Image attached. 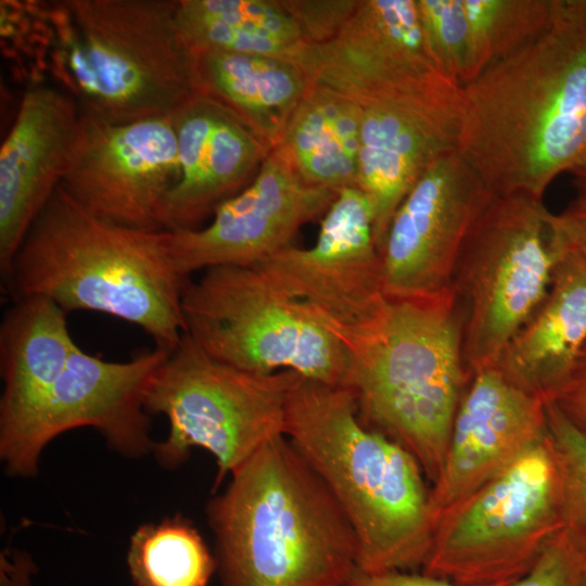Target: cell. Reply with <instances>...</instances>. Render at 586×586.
Returning a JSON list of instances; mask_svg holds the SVG:
<instances>
[{
  "mask_svg": "<svg viewBox=\"0 0 586 586\" xmlns=\"http://www.w3.org/2000/svg\"><path fill=\"white\" fill-rule=\"evenodd\" d=\"M80 110L62 88L37 82L23 94L0 151V273L2 282L31 225L67 170Z\"/></svg>",
  "mask_w": 586,
  "mask_h": 586,
  "instance_id": "ac0fdd59",
  "label": "cell"
},
{
  "mask_svg": "<svg viewBox=\"0 0 586 586\" xmlns=\"http://www.w3.org/2000/svg\"><path fill=\"white\" fill-rule=\"evenodd\" d=\"M301 377L293 370L262 374L235 368L183 333L145 392L146 412L169 423L167 436L154 444L155 459L174 469L192 448L205 449L216 460L217 488L267 441L285 435L289 396Z\"/></svg>",
  "mask_w": 586,
  "mask_h": 586,
  "instance_id": "ba28073f",
  "label": "cell"
},
{
  "mask_svg": "<svg viewBox=\"0 0 586 586\" xmlns=\"http://www.w3.org/2000/svg\"><path fill=\"white\" fill-rule=\"evenodd\" d=\"M357 2L358 0H281L309 43L332 37L351 16Z\"/></svg>",
  "mask_w": 586,
  "mask_h": 586,
  "instance_id": "4dcf8cb0",
  "label": "cell"
},
{
  "mask_svg": "<svg viewBox=\"0 0 586 586\" xmlns=\"http://www.w3.org/2000/svg\"><path fill=\"white\" fill-rule=\"evenodd\" d=\"M550 215L542 200L493 195L464 240L450 284L463 310L470 378L497 366L548 292L558 256Z\"/></svg>",
  "mask_w": 586,
  "mask_h": 586,
  "instance_id": "30bf717a",
  "label": "cell"
},
{
  "mask_svg": "<svg viewBox=\"0 0 586 586\" xmlns=\"http://www.w3.org/2000/svg\"><path fill=\"white\" fill-rule=\"evenodd\" d=\"M547 436L544 396L511 382L496 367L474 373L460 400L441 474L430 488L433 525Z\"/></svg>",
  "mask_w": 586,
  "mask_h": 586,
  "instance_id": "e0dca14e",
  "label": "cell"
},
{
  "mask_svg": "<svg viewBox=\"0 0 586 586\" xmlns=\"http://www.w3.org/2000/svg\"><path fill=\"white\" fill-rule=\"evenodd\" d=\"M336 194L307 183L280 143L254 180L215 209L211 224L170 232L174 265L183 278L217 266H256L292 246L297 230L327 213Z\"/></svg>",
  "mask_w": 586,
  "mask_h": 586,
  "instance_id": "5bb4252c",
  "label": "cell"
},
{
  "mask_svg": "<svg viewBox=\"0 0 586 586\" xmlns=\"http://www.w3.org/2000/svg\"><path fill=\"white\" fill-rule=\"evenodd\" d=\"M553 228L558 256L548 292L496 366L511 382L544 397L586 344V256Z\"/></svg>",
  "mask_w": 586,
  "mask_h": 586,
  "instance_id": "44dd1931",
  "label": "cell"
},
{
  "mask_svg": "<svg viewBox=\"0 0 586 586\" xmlns=\"http://www.w3.org/2000/svg\"><path fill=\"white\" fill-rule=\"evenodd\" d=\"M546 417L559 472L564 527L574 528L569 533L586 534V432L549 399H546ZM581 546L586 549V540Z\"/></svg>",
  "mask_w": 586,
  "mask_h": 586,
  "instance_id": "4316f807",
  "label": "cell"
},
{
  "mask_svg": "<svg viewBox=\"0 0 586 586\" xmlns=\"http://www.w3.org/2000/svg\"><path fill=\"white\" fill-rule=\"evenodd\" d=\"M306 68L357 104L356 187L372 205L381 252L410 190L438 160L458 152L461 86L432 63L382 44L349 21L332 37L309 44Z\"/></svg>",
  "mask_w": 586,
  "mask_h": 586,
  "instance_id": "7a4b0ae2",
  "label": "cell"
},
{
  "mask_svg": "<svg viewBox=\"0 0 586 586\" xmlns=\"http://www.w3.org/2000/svg\"><path fill=\"white\" fill-rule=\"evenodd\" d=\"M547 438L434 523L421 573L458 586L511 584L563 530Z\"/></svg>",
  "mask_w": 586,
  "mask_h": 586,
  "instance_id": "8fae6325",
  "label": "cell"
},
{
  "mask_svg": "<svg viewBox=\"0 0 586 586\" xmlns=\"http://www.w3.org/2000/svg\"><path fill=\"white\" fill-rule=\"evenodd\" d=\"M184 333L208 355L268 374L293 370L345 386L343 343L305 304L278 290L256 267L217 266L182 292Z\"/></svg>",
  "mask_w": 586,
  "mask_h": 586,
  "instance_id": "9c48e42d",
  "label": "cell"
},
{
  "mask_svg": "<svg viewBox=\"0 0 586 586\" xmlns=\"http://www.w3.org/2000/svg\"><path fill=\"white\" fill-rule=\"evenodd\" d=\"M170 253V231L103 221L59 186L28 230L4 282L12 302L41 296L61 307L104 313L141 328L171 351L184 333L187 281Z\"/></svg>",
  "mask_w": 586,
  "mask_h": 586,
  "instance_id": "277c9868",
  "label": "cell"
},
{
  "mask_svg": "<svg viewBox=\"0 0 586 586\" xmlns=\"http://www.w3.org/2000/svg\"><path fill=\"white\" fill-rule=\"evenodd\" d=\"M545 398L586 432V344L566 374Z\"/></svg>",
  "mask_w": 586,
  "mask_h": 586,
  "instance_id": "1f68e13d",
  "label": "cell"
},
{
  "mask_svg": "<svg viewBox=\"0 0 586 586\" xmlns=\"http://www.w3.org/2000/svg\"><path fill=\"white\" fill-rule=\"evenodd\" d=\"M36 566L30 556L7 547L0 556L1 586H30Z\"/></svg>",
  "mask_w": 586,
  "mask_h": 586,
  "instance_id": "836d02e7",
  "label": "cell"
},
{
  "mask_svg": "<svg viewBox=\"0 0 586 586\" xmlns=\"http://www.w3.org/2000/svg\"><path fill=\"white\" fill-rule=\"evenodd\" d=\"M253 267L335 336L362 327L385 296L372 205L357 187L337 192L311 247L292 245Z\"/></svg>",
  "mask_w": 586,
  "mask_h": 586,
  "instance_id": "4fadbf2b",
  "label": "cell"
},
{
  "mask_svg": "<svg viewBox=\"0 0 586 586\" xmlns=\"http://www.w3.org/2000/svg\"><path fill=\"white\" fill-rule=\"evenodd\" d=\"M221 586H343L355 532L285 435L267 441L206 506Z\"/></svg>",
  "mask_w": 586,
  "mask_h": 586,
  "instance_id": "3957f363",
  "label": "cell"
},
{
  "mask_svg": "<svg viewBox=\"0 0 586 586\" xmlns=\"http://www.w3.org/2000/svg\"><path fill=\"white\" fill-rule=\"evenodd\" d=\"M337 339L361 422L408 450L434 484L470 381L453 285L422 296L385 295L362 327Z\"/></svg>",
  "mask_w": 586,
  "mask_h": 586,
  "instance_id": "5b68a950",
  "label": "cell"
},
{
  "mask_svg": "<svg viewBox=\"0 0 586 586\" xmlns=\"http://www.w3.org/2000/svg\"><path fill=\"white\" fill-rule=\"evenodd\" d=\"M173 122L180 178L166 200L162 227L177 232L198 229L238 194L271 149L234 113L205 95L193 97Z\"/></svg>",
  "mask_w": 586,
  "mask_h": 586,
  "instance_id": "d6986e66",
  "label": "cell"
},
{
  "mask_svg": "<svg viewBox=\"0 0 586 586\" xmlns=\"http://www.w3.org/2000/svg\"><path fill=\"white\" fill-rule=\"evenodd\" d=\"M585 586H586V582H585Z\"/></svg>",
  "mask_w": 586,
  "mask_h": 586,
  "instance_id": "8d00e7d4",
  "label": "cell"
},
{
  "mask_svg": "<svg viewBox=\"0 0 586 586\" xmlns=\"http://www.w3.org/2000/svg\"><path fill=\"white\" fill-rule=\"evenodd\" d=\"M461 1L470 26L474 78L540 33L557 5V0Z\"/></svg>",
  "mask_w": 586,
  "mask_h": 586,
  "instance_id": "484cf974",
  "label": "cell"
},
{
  "mask_svg": "<svg viewBox=\"0 0 586 586\" xmlns=\"http://www.w3.org/2000/svg\"><path fill=\"white\" fill-rule=\"evenodd\" d=\"M458 152L438 160L395 212L381 249L387 296H422L448 288L464 240L493 198Z\"/></svg>",
  "mask_w": 586,
  "mask_h": 586,
  "instance_id": "9a60e30c",
  "label": "cell"
},
{
  "mask_svg": "<svg viewBox=\"0 0 586 586\" xmlns=\"http://www.w3.org/2000/svg\"><path fill=\"white\" fill-rule=\"evenodd\" d=\"M167 353L154 346L116 362L76 345L30 432L23 477L38 474L41 454L53 438L81 426L97 430L112 450L126 458L152 453L155 442L144 397Z\"/></svg>",
  "mask_w": 586,
  "mask_h": 586,
  "instance_id": "2e32d148",
  "label": "cell"
},
{
  "mask_svg": "<svg viewBox=\"0 0 586 586\" xmlns=\"http://www.w3.org/2000/svg\"><path fill=\"white\" fill-rule=\"evenodd\" d=\"M305 73L308 85L281 144L307 183L336 192L356 187L360 149L357 104L313 72Z\"/></svg>",
  "mask_w": 586,
  "mask_h": 586,
  "instance_id": "603a6c76",
  "label": "cell"
},
{
  "mask_svg": "<svg viewBox=\"0 0 586 586\" xmlns=\"http://www.w3.org/2000/svg\"><path fill=\"white\" fill-rule=\"evenodd\" d=\"M551 221L562 237L586 256V207L571 204L561 214L551 213Z\"/></svg>",
  "mask_w": 586,
  "mask_h": 586,
  "instance_id": "e575fe53",
  "label": "cell"
},
{
  "mask_svg": "<svg viewBox=\"0 0 586 586\" xmlns=\"http://www.w3.org/2000/svg\"><path fill=\"white\" fill-rule=\"evenodd\" d=\"M351 18L383 44L426 60L438 68L428 43L418 0H358Z\"/></svg>",
  "mask_w": 586,
  "mask_h": 586,
  "instance_id": "f1b7e54d",
  "label": "cell"
},
{
  "mask_svg": "<svg viewBox=\"0 0 586 586\" xmlns=\"http://www.w3.org/2000/svg\"><path fill=\"white\" fill-rule=\"evenodd\" d=\"M179 178L173 116L111 124L81 114L60 186L103 221L158 231L166 200Z\"/></svg>",
  "mask_w": 586,
  "mask_h": 586,
  "instance_id": "7c38bea8",
  "label": "cell"
},
{
  "mask_svg": "<svg viewBox=\"0 0 586 586\" xmlns=\"http://www.w3.org/2000/svg\"><path fill=\"white\" fill-rule=\"evenodd\" d=\"M127 564L136 586H208L217 571L200 531L180 513L137 527Z\"/></svg>",
  "mask_w": 586,
  "mask_h": 586,
  "instance_id": "d4e9b609",
  "label": "cell"
},
{
  "mask_svg": "<svg viewBox=\"0 0 586 586\" xmlns=\"http://www.w3.org/2000/svg\"><path fill=\"white\" fill-rule=\"evenodd\" d=\"M458 153L495 195L542 200L586 153V0L461 86Z\"/></svg>",
  "mask_w": 586,
  "mask_h": 586,
  "instance_id": "6da1fadb",
  "label": "cell"
},
{
  "mask_svg": "<svg viewBox=\"0 0 586 586\" xmlns=\"http://www.w3.org/2000/svg\"><path fill=\"white\" fill-rule=\"evenodd\" d=\"M76 345L66 313L48 298H20L5 311L0 324V458L8 474L23 477L30 432Z\"/></svg>",
  "mask_w": 586,
  "mask_h": 586,
  "instance_id": "ffe728a7",
  "label": "cell"
},
{
  "mask_svg": "<svg viewBox=\"0 0 586 586\" xmlns=\"http://www.w3.org/2000/svg\"><path fill=\"white\" fill-rule=\"evenodd\" d=\"M285 436L351 523L358 570H421L433 532L426 479L408 450L361 422L349 388L301 377L289 396Z\"/></svg>",
  "mask_w": 586,
  "mask_h": 586,
  "instance_id": "8992f818",
  "label": "cell"
},
{
  "mask_svg": "<svg viewBox=\"0 0 586 586\" xmlns=\"http://www.w3.org/2000/svg\"><path fill=\"white\" fill-rule=\"evenodd\" d=\"M178 0L51 4V69L80 113L111 124L175 115L198 94Z\"/></svg>",
  "mask_w": 586,
  "mask_h": 586,
  "instance_id": "52a82bcc",
  "label": "cell"
},
{
  "mask_svg": "<svg viewBox=\"0 0 586 586\" xmlns=\"http://www.w3.org/2000/svg\"><path fill=\"white\" fill-rule=\"evenodd\" d=\"M177 21L193 52L222 50L298 63L309 43L281 0H178Z\"/></svg>",
  "mask_w": 586,
  "mask_h": 586,
  "instance_id": "cb8c5ba5",
  "label": "cell"
},
{
  "mask_svg": "<svg viewBox=\"0 0 586 586\" xmlns=\"http://www.w3.org/2000/svg\"><path fill=\"white\" fill-rule=\"evenodd\" d=\"M418 5L440 71L460 86L472 80V39L462 1L418 0Z\"/></svg>",
  "mask_w": 586,
  "mask_h": 586,
  "instance_id": "83f0119b",
  "label": "cell"
},
{
  "mask_svg": "<svg viewBox=\"0 0 586 586\" xmlns=\"http://www.w3.org/2000/svg\"><path fill=\"white\" fill-rule=\"evenodd\" d=\"M570 173L574 177L573 183L576 189V198L571 204L586 207V153Z\"/></svg>",
  "mask_w": 586,
  "mask_h": 586,
  "instance_id": "d590c367",
  "label": "cell"
},
{
  "mask_svg": "<svg viewBox=\"0 0 586 586\" xmlns=\"http://www.w3.org/2000/svg\"><path fill=\"white\" fill-rule=\"evenodd\" d=\"M499 584L493 586H508ZM343 586H458L448 581L410 571L369 573L356 570Z\"/></svg>",
  "mask_w": 586,
  "mask_h": 586,
  "instance_id": "d6a6232c",
  "label": "cell"
},
{
  "mask_svg": "<svg viewBox=\"0 0 586 586\" xmlns=\"http://www.w3.org/2000/svg\"><path fill=\"white\" fill-rule=\"evenodd\" d=\"M198 94L224 105L270 149L282 141L308 77L293 61L222 50L193 52Z\"/></svg>",
  "mask_w": 586,
  "mask_h": 586,
  "instance_id": "7402d4cb",
  "label": "cell"
},
{
  "mask_svg": "<svg viewBox=\"0 0 586 586\" xmlns=\"http://www.w3.org/2000/svg\"><path fill=\"white\" fill-rule=\"evenodd\" d=\"M586 549L563 528L534 565L508 586H585Z\"/></svg>",
  "mask_w": 586,
  "mask_h": 586,
  "instance_id": "f546056e",
  "label": "cell"
}]
</instances>
